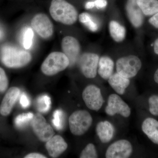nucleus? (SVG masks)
<instances>
[{
    "mask_svg": "<svg viewBox=\"0 0 158 158\" xmlns=\"http://www.w3.org/2000/svg\"><path fill=\"white\" fill-rule=\"evenodd\" d=\"M0 58L3 64L9 68H19L28 64L32 56L27 51L13 46L6 45L1 48Z\"/></svg>",
    "mask_w": 158,
    "mask_h": 158,
    "instance_id": "1",
    "label": "nucleus"
},
{
    "mask_svg": "<svg viewBox=\"0 0 158 158\" xmlns=\"http://www.w3.org/2000/svg\"><path fill=\"white\" fill-rule=\"evenodd\" d=\"M49 11L55 21L64 24L71 25L77 19L76 9L65 0H52Z\"/></svg>",
    "mask_w": 158,
    "mask_h": 158,
    "instance_id": "2",
    "label": "nucleus"
},
{
    "mask_svg": "<svg viewBox=\"0 0 158 158\" xmlns=\"http://www.w3.org/2000/svg\"><path fill=\"white\" fill-rule=\"evenodd\" d=\"M93 118L90 113L85 110L74 112L69 118V129L74 135L81 136L91 126Z\"/></svg>",
    "mask_w": 158,
    "mask_h": 158,
    "instance_id": "3",
    "label": "nucleus"
},
{
    "mask_svg": "<svg viewBox=\"0 0 158 158\" xmlns=\"http://www.w3.org/2000/svg\"><path fill=\"white\" fill-rule=\"evenodd\" d=\"M69 65V59L64 53L53 52L43 62L41 70L46 75L53 76L65 70Z\"/></svg>",
    "mask_w": 158,
    "mask_h": 158,
    "instance_id": "4",
    "label": "nucleus"
},
{
    "mask_svg": "<svg viewBox=\"0 0 158 158\" xmlns=\"http://www.w3.org/2000/svg\"><path fill=\"white\" fill-rule=\"evenodd\" d=\"M141 66V60L134 55L121 57L116 62L117 73L129 79L135 77Z\"/></svg>",
    "mask_w": 158,
    "mask_h": 158,
    "instance_id": "5",
    "label": "nucleus"
},
{
    "mask_svg": "<svg viewBox=\"0 0 158 158\" xmlns=\"http://www.w3.org/2000/svg\"><path fill=\"white\" fill-rule=\"evenodd\" d=\"M31 124L34 134L40 141L46 142L55 135L53 129L39 113L34 115Z\"/></svg>",
    "mask_w": 158,
    "mask_h": 158,
    "instance_id": "6",
    "label": "nucleus"
},
{
    "mask_svg": "<svg viewBox=\"0 0 158 158\" xmlns=\"http://www.w3.org/2000/svg\"><path fill=\"white\" fill-rule=\"evenodd\" d=\"M82 98L87 107L93 111H99L104 102L101 90L96 85L87 86L83 90Z\"/></svg>",
    "mask_w": 158,
    "mask_h": 158,
    "instance_id": "7",
    "label": "nucleus"
},
{
    "mask_svg": "<svg viewBox=\"0 0 158 158\" xmlns=\"http://www.w3.org/2000/svg\"><path fill=\"white\" fill-rule=\"evenodd\" d=\"M105 112L109 116H113L116 114H119L127 118L131 115V109L119 95L116 94H112L108 98L107 105L105 108Z\"/></svg>",
    "mask_w": 158,
    "mask_h": 158,
    "instance_id": "8",
    "label": "nucleus"
},
{
    "mask_svg": "<svg viewBox=\"0 0 158 158\" xmlns=\"http://www.w3.org/2000/svg\"><path fill=\"white\" fill-rule=\"evenodd\" d=\"M99 60L98 55L92 53H85L79 58V67L86 78L92 79L96 77Z\"/></svg>",
    "mask_w": 158,
    "mask_h": 158,
    "instance_id": "9",
    "label": "nucleus"
},
{
    "mask_svg": "<svg viewBox=\"0 0 158 158\" xmlns=\"http://www.w3.org/2000/svg\"><path fill=\"white\" fill-rule=\"evenodd\" d=\"M31 26L36 33L44 39H48L53 33L52 23L45 14L36 15L31 20Z\"/></svg>",
    "mask_w": 158,
    "mask_h": 158,
    "instance_id": "10",
    "label": "nucleus"
},
{
    "mask_svg": "<svg viewBox=\"0 0 158 158\" xmlns=\"http://www.w3.org/2000/svg\"><path fill=\"white\" fill-rule=\"evenodd\" d=\"M133 146L129 141L121 139L113 142L106 151V158H127L132 154Z\"/></svg>",
    "mask_w": 158,
    "mask_h": 158,
    "instance_id": "11",
    "label": "nucleus"
},
{
    "mask_svg": "<svg viewBox=\"0 0 158 158\" xmlns=\"http://www.w3.org/2000/svg\"><path fill=\"white\" fill-rule=\"evenodd\" d=\"M62 48L69 61V65H73L78 59L81 46L77 40L71 36H66L62 40Z\"/></svg>",
    "mask_w": 158,
    "mask_h": 158,
    "instance_id": "12",
    "label": "nucleus"
},
{
    "mask_svg": "<svg viewBox=\"0 0 158 158\" xmlns=\"http://www.w3.org/2000/svg\"><path fill=\"white\" fill-rule=\"evenodd\" d=\"M45 147L50 156L57 158L67 149L68 144L61 136L56 135L47 141Z\"/></svg>",
    "mask_w": 158,
    "mask_h": 158,
    "instance_id": "13",
    "label": "nucleus"
},
{
    "mask_svg": "<svg viewBox=\"0 0 158 158\" xmlns=\"http://www.w3.org/2000/svg\"><path fill=\"white\" fill-rule=\"evenodd\" d=\"M20 94V90L16 87H12L8 90L0 106V113L7 116L11 113L12 108Z\"/></svg>",
    "mask_w": 158,
    "mask_h": 158,
    "instance_id": "14",
    "label": "nucleus"
},
{
    "mask_svg": "<svg viewBox=\"0 0 158 158\" xmlns=\"http://www.w3.org/2000/svg\"><path fill=\"white\" fill-rule=\"evenodd\" d=\"M128 17L132 24L139 27L143 23V13L137 3V0H128L126 6Z\"/></svg>",
    "mask_w": 158,
    "mask_h": 158,
    "instance_id": "15",
    "label": "nucleus"
},
{
    "mask_svg": "<svg viewBox=\"0 0 158 158\" xmlns=\"http://www.w3.org/2000/svg\"><path fill=\"white\" fill-rule=\"evenodd\" d=\"M141 129L153 143L158 145V121L151 117L145 118L141 125Z\"/></svg>",
    "mask_w": 158,
    "mask_h": 158,
    "instance_id": "16",
    "label": "nucleus"
},
{
    "mask_svg": "<svg viewBox=\"0 0 158 158\" xmlns=\"http://www.w3.org/2000/svg\"><path fill=\"white\" fill-rule=\"evenodd\" d=\"M96 131L99 139L102 143H107L113 138L115 129L110 122L101 121L97 125Z\"/></svg>",
    "mask_w": 158,
    "mask_h": 158,
    "instance_id": "17",
    "label": "nucleus"
},
{
    "mask_svg": "<svg viewBox=\"0 0 158 158\" xmlns=\"http://www.w3.org/2000/svg\"><path fill=\"white\" fill-rule=\"evenodd\" d=\"M108 82L111 88L116 93L119 95H123L129 86L130 80L116 73L111 76L108 79Z\"/></svg>",
    "mask_w": 158,
    "mask_h": 158,
    "instance_id": "18",
    "label": "nucleus"
},
{
    "mask_svg": "<svg viewBox=\"0 0 158 158\" xmlns=\"http://www.w3.org/2000/svg\"><path fill=\"white\" fill-rule=\"evenodd\" d=\"M114 62L110 57L103 56L99 60L98 72L99 75L104 80H108L113 74Z\"/></svg>",
    "mask_w": 158,
    "mask_h": 158,
    "instance_id": "19",
    "label": "nucleus"
},
{
    "mask_svg": "<svg viewBox=\"0 0 158 158\" xmlns=\"http://www.w3.org/2000/svg\"><path fill=\"white\" fill-rule=\"evenodd\" d=\"M110 35L115 41L120 42L123 40L126 34V29L116 21H111L109 24Z\"/></svg>",
    "mask_w": 158,
    "mask_h": 158,
    "instance_id": "20",
    "label": "nucleus"
},
{
    "mask_svg": "<svg viewBox=\"0 0 158 158\" xmlns=\"http://www.w3.org/2000/svg\"><path fill=\"white\" fill-rule=\"evenodd\" d=\"M143 14L152 15L158 12V0H137Z\"/></svg>",
    "mask_w": 158,
    "mask_h": 158,
    "instance_id": "21",
    "label": "nucleus"
},
{
    "mask_svg": "<svg viewBox=\"0 0 158 158\" xmlns=\"http://www.w3.org/2000/svg\"><path fill=\"white\" fill-rule=\"evenodd\" d=\"M79 20L90 31L96 32L98 29L97 23L89 13H82L79 15Z\"/></svg>",
    "mask_w": 158,
    "mask_h": 158,
    "instance_id": "22",
    "label": "nucleus"
},
{
    "mask_svg": "<svg viewBox=\"0 0 158 158\" xmlns=\"http://www.w3.org/2000/svg\"><path fill=\"white\" fill-rule=\"evenodd\" d=\"M50 98L47 95L39 97L37 100V107L40 112L45 113L48 112L51 107Z\"/></svg>",
    "mask_w": 158,
    "mask_h": 158,
    "instance_id": "23",
    "label": "nucleus"
},
{
    "mask_svg": "<svg viewBox=\"0 0 158 158\" xmlns=\"http://www.w3.org/2000/svg\"><path fill=\"white\" fill-rule=\"evenodd\" d=\"M34 116L33 113H31L20 114L15 118V125L19 128L25 127L30 122L32 121Z\"/></svg>",
    "mask_w": 158,
    "mask_h": 158,
    "instance_id": "24",
    "label": "nucleus"
},
{
    "mask_svg": "<svg viewBox=\"0 0 158 158\" xmlns=\"http://www.w3.org/2000/svg\"><path fill=\"white\" fill-rule=\"evenodd\" d=\"M98 157L95 145L92 143L87 144L80 156L81 158H97Z\"/></svg>",
    "mask_w": 158,
    "mask_h": 158,
    "instance_id": "25",
    "label": "nucleus"
},
{
    "mask_svg": "<svg viewBox=\"0 0 158 158\" xmlns=\"http://www.w3.org/2000/svg\"><path fill=\"white\" fill-rule=\"evenodd\" d=\"M34 32L32 29L30 27L25 29L23 34V44L26 49H29L32 44Z\"/></svg>",
    "mask_w": 158,
    "mask_h": 158,
    "instance_id": "26",
    "label": "nucleus"
},
{
    "mask_svg": "<svg viewBox=\"0 0 158 158\" xmlns=\"http://www.w3.org/2000/svg\"><path fill=\"white\" fill-rule=\"evenodd\" d=\"M150 113L155 116H158V94H154L148 100Z\"/></svg>",
    "mask_w": 158,
    "mask_h": 158,
    "instance_id": "27",
    "label": "nucleus"
},
{
    "mask_svg": "<svg viewBox=\"0 0 158 158\" xmlns=\"http://www.w3.org/2000/svg\"><path fill=\"white\" fill-rule=\"evenodd\" d=\"M63 112L62 110H57L54 112L53 124L57 130L62 129L63 127Z\"/></svg>",
    "mask_w": 158,
    "mask_h": 158,
    "instance_id": "28",
    "label": "nucleus"
},
{
    "mask_svg": "<svg viewBox=\"0 0 158 158\" xmlns=\"http://www.w3.org/2000/svg\"><path fill=\"white\" fill-rule=\"evenodd\" d=\"M8 78L4 69L0 67V92H3L8 88Z\"/></svg>",
    "mask_w": 158,
    "mask_h": 158,
    "instance_id": "29",
    "label": "nucleus"
},
{
    "mask_svg": "<svg viewBox=\"0 0 158 158\" xmlns=\"http://www.w3.org/2000/svg\"><path fill=\"white\" fill-rule=\"evenodd\" d=\"M20 102L23 108H27L30 104V102L28 98L25 94L23 93L21 96Z\"/></svg>",
    "mask_w": 158,
    "mask_h": 158,
    "instance_id": "30",
    "label": "nucleus"
},
{
    "mask_svg": "<svg viewBox=\"0 0 158 158\" xmlns=\"http://www.w3.org/2000/svg\"><path fill=\"white\" fill-rule=\"evenodd\" d=\"M95 7L97 9H103L107 5V2L106 0H96L94 1Z\"/></svg>",
    "mask_w": 158,
    "mask_h": 158,
    "instance_id": "31",
    "label": "nucleus"
},
{
    "mask_svg": "<svg viewBox=\"0 0 158 158\" xmlns=\"http://www.w3.org/2000/svg\"><path fill=\"white\" fill-rule=\"evenodd\" d=\"M149 22L152 25L158 29V12L153 15L152 17L150 19Z\"/></svg>",
    "mask_w": 158,
    "mask_h": 158,
    "instance_id": "32",
    "label": "nucleus"
},
{
    "mask_svg": "<svg viewBox=\"0 0 158 158\" xmlns=\"http://www.w3.org/2000/svg\"><path fill=\"white\" fill-rule=\"evenodd\" d=\"M25 158H46L47 157L39 153H31L27 155Z\"/></svg>",
    "mask_w": 158,
    "mask_h": 158,
    "instance_id": "33",
    "label": "nucleus"
},
{
    "mask_svg": "<svg viewBox=\"0 0 158 158\" xmlns=\"http://www.w3.org/2000/svg\"><path fill=\"white\" fill-rule=\"evenodd\" d=\"M85 8L87 9H93L95 7L94 2H89L86 3L85 5Z\"/></svg>",
    "mask_w": 158,
    "mask_h": 158,
    "instance_id": "34",
    "label": "nucleus"
},
{
    "mask_svg": "<svg viewBox=\"0 0 158 158\" xmlns=\"http://www.w3.org/2000/svg\"><path fill=\"white\" fill-rule=\"evenodd\" d=\"M154 51L156 55H158V38L156 40L154 44Z\"/></svg>",
    "mask_w": 158,
    "mask_h": 158,
    "instance_id": "35",
    "label": "nucleus"
},
{
    "mask_svg": "<svg viewBox=\"0 0 158 158\" xmlns=\"http://www.w3.org/2000/svg\"><path fill=\"white\" fill-rule=\"evenodd\" d=\"M154 80L156 83L158 84V68L156 71L154 75Z\"/></svg>",
    "mask_w": 158,
    "mask_h": 158,
    "instance_id": "36",
    "label": "nucleus"
},
{
    "mask_svg": "<svg viewBox=\"0 0 158 158\" xmlns=\"http://www.w3.org/2000/svg\"><path fill=\"white\" fill-rule=\"evenodd\" d=\"M4 36V33L2 29L0 28V40L2 39Z\"/></svg>",
    "mask_w": 158,
    "mask_h": 158,
    "instance_id": "37",
    "label": "nucleus"
}]
</instances>
